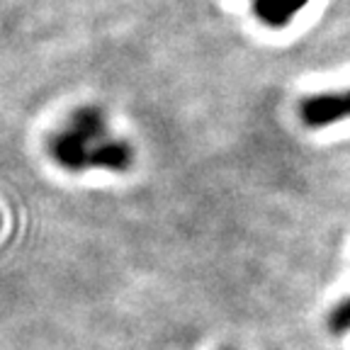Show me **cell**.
Listing matches in <instances>:
<instances>
[{"label": "cell", "mask_w": 350, "mask_h": 350, "mask_svg": "<svg viewBox=\"0 0 350 350\" xmlns=\"http://www.w3.org/2000/svg\"><path fill=\"white\" fill-rule=\"evenodd\" d=\"M49 151L66 170H126L134 161L129 144L109 139L103 112L95 107L76 109L64 129L51 137Z\"/></svg>", "instance_id": "6da1fadb"}, {"label": "cell", "mask_w": 350, "mask_h": 350, "mask_svg": "<svg viewBox=\"0 0 350 350\" xmlns=\"http://www.w3.org/2000/svg\"><path fill=\"white\" fill-rule=\"evenodd\" d=\"M301 122L306 126H328L350 117V90L348 93H326L306 98L299 105Z\"/></svg>", "instance_id": "7a4b0ae2"}, {"label": "cell", "mask_w": 350, "mask_h": 350, "mask_svg": "<svg viewBox=\"0 0 350 350\" xmlns=\"http://www.w3.org/2000/svg\"><path fill=\"white\" fill-rule=\"evenodd\" d=\"M309 0H253L256 17L268 27H284Z\"/></svg>", "instance_id": "3957f363"}, {"label": "cell", "mask_w": 350, "mask_h": 350, "mask_svg": "<svg viewBox=\"0 0 350 350\" xmlns=\"http://www.w3.org/2000/svg\"><path fill=\"white\" fill-rule=\"evenodd\" d=\"M328 328L338 336L350 331V299H345L343 304H338L334 312H331V317H328Z\"/></svg>", "instance_id": "277c9868"}]
</instances>
